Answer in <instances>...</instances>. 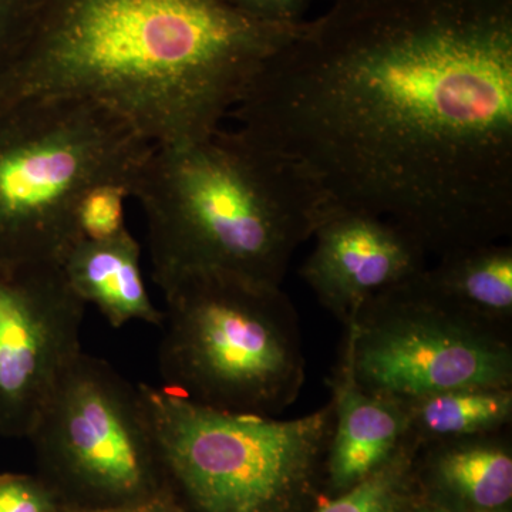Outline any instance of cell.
<instances>
[{"label":"cell","instance_id":"obj_1","mask_svg":"<svg viewBox=\"0 0 512 512\" xmlns=\"http://www.w3.org/2000/svg\"><path fill=\"white\" fill-rule=\"evenodd\" d=\"M231 116L429 255L511 237L512 0H335Z\"/></svg>","mask_w":512,"mask_h":512},{"label":"cell","instance_id":"obj_2","mask_svg":"<svg viewBox=\"0 0 512 512\" xmlns=\"http://www.w3.org/2000/svg\"><path fill=\"white\" fill-rule=\"evenodd\" d=\"M302 23L259 22L228 0H45L0 97L89 100L151 144L200 140Z\"/></svg>","mask_w":512,"mask_h":512},{"label":"cell","instance_id":"obj_3","mask_svg":"<svg viewBox=\"0 0 512 512\" xmlns=\"http://www.w3.org/2000/svg\"><path fill=\"white\" fill-rule=\"evenodd\" d=\"M131 198L143 208L154 282L222 271L281 286L332 200L298 164L237 128L154 144Z\"/></svg>","mask_w":512,"mask_h":512},{"label":"cell","instance_id":"obj_4","mask_svg":"<svg viewBox=\"0 0 512 512\" xmlns=\"http://www.w3.org/2000/svg\"><path fill=\"white\" fill-rule=\"evenodd\" d=\"M164 295V389L220 412L278 417L306 377L298 315L281 286L222 271L174 276Z\"/></svg>","mask_w":512,"mask_h":512},{"label":"cell","instance_id":"obj_5","mask_svg":"<svg viewBox=\"0 0 512 512\" xmlns=\"http://www.w3.org/2000/svg\"><path fill=\"white\" fill-rule=\"evenodd\" d=\"M153 146L93 101L0 97V269L62 264L77 242L83 192L101 181L133 184Z\"/></svg>","mask_w":512,"mask_h":512},{"label":"cell","instance_id":"obj_6","mask_svg":"<svg viewBox=\"0 0 512 512\" xmlns=\"http://www.w3.org/2000/svg\"><path fill=\"white\" fill-rule=\"evenodd\" d=\"M171 493L188 512H313L330 403L296 419L220 412L138 384Z\"/></svg>","mask_w":512,"mask_h":512},{"label":"cell","instance_id":"obj_7","mask_svg":"<svg viewBox=\"0 0 512 512\" xmlns=\"http://www.w3.org/2000/svg\"><path fill=\"white\" fill-rule=\"evenodd\" d=\"M28 439L62 505L116 507L171 493L138 384L79 353Z\"/></svg>","mask_w":512,"mask_h":512},{"label":"cell","instance_id":"obj_8","mask_svg":"<svg viewBox=\"0 0 512 512\" xmlns=\"http://www.w3.org/2000/svg\"><path fill=\"white\" fill-rule=\"evenodd\" d=\"M423 274L375 296L345 326L357 383L403 403L466 387L512 389V332L460 311Z\"/></svg>","mask_w":512,"mask_h":512},{"label":"cell","instance_id":"obj_9","mask_svg":"<svg viewBox=\"0 0 512 512\" xmlns=\"http://www.w3.org/2000/svg\"><path fill=\"white\" fill-rule=\"evenodd\" d=\"M86 308L60 264L0 269L3 439H28L60 377L83 350Z\"/></svg>","mask_w":512,"mask_h":512},{"label":"cell","instance_id":"obj_10","mask_svg":"<svg viewBox=\"0 0 512 512\" xmlns=\"http://www.w3.org/2000/svg\"><path fill=\"white\" fill-rule=\"evenodd\" d=\"M315 248L303 281L343 326L380 293L413 281L427 265L426 249L396 224L332 202L316 225Z\"/></svg>","mask_w":512,"mask_h":512},{"label":"cell","instance_id":"obj_11","mask_svg":"<svg viewBox=\"0 0 512 512\" xmlns=\"http://www.w3.org/2000/svg\"><path fill=\"white\" fill-rule=\"evenodd\" d=\"M328 384L333 426L325 473L335 497L392 460L409 436V413L406 403L367 393L357 383L346 332Z\"/></svg>","mask_w":512,"mask_h":512},{"label":"cell","instance_id":"obj_12","mask_svg":"<svg viewBox=\"0 0 512 512\" xmlns=\"http://www.w3.org/2000/svg\"><path fill=\"white\" fill-rule=\"evenodd\" d=\"M414 477L419 493L437 503L505 511L512 500L510 430L420 444Z\"/></svg>","mask_w":512,"mask_h":512},{"label":"cell","instance_id":"obj_13","mask_svg":"<svg viewBox=\"0 0 512 512\" xmlns=\"http://www.w3.org/2000/svg\"><path fill=\"white\" fill-rule=\"evenodd\" d=\"M67 284L94 305L113 328L130 322L163 325L164 312L151 301L141 268V247L130 231L106 241H77L64 256Z\"/></svg>","mask_w":512,"mask_h":512},{"label":"cell","instance_id":"obj_14","mask_svg":"<svg viewBox=\"0 0 512 512\" xmlns=\"http://www.w3.org/2000/svg\"><path fill=\"white\" fill-rule=\"evenodd\" d=\"M437 295L481 322L512 332V247L505 241L458 248L424 271Z\"/></svg>","mask_w":512,"mask_h":512},{"label":"cell","instance_id":"obj_15","mask_svg":"<svg viewBox=\"0 0 512 512\" xmlns=\"http://www.w3.org/2000/svg\"><path fill=\"white\" fill-rule=\"evenodd\" d=\"M409 434L419 444L510 429L512 389L466 387L406 403Z\"/></svg>","mask_w":512,"mask_h":512},{"label":"cell","instance_id":"obj_16","mask_svg":"<svg viewBox=\"0 0 512 512\" xmlns=\"http://www.w3.org/2000/svg\"><path fill=\"white\" fill-rule=\"evenodd\" d=\"M420 444L407 436L392 460L345 493L326 498L313 512H410L417 495L414 460Z\"/></svg>","mask_w":512,"mask_h":512},{"label":"cell","instance_id":"obj_17","mask_svg":"<svg viewBox=\"0 0 512 512\" xmlns=\"http://www.w3.org/2000/svg\"><path fill=\"white\" fill-rule=\"evenodd\" d=\"M130 181H101L87 188L73 212L77 241H106L127 231L124 202L131 198Z\"/></svg>","mask_w":512,"mask_h":512},{"label":"cell","instance_id":"obj_18","mask_svg":"<svg viewBox=\"0 0 512 512\" xmlns=\"http://www.w3.org/2000/svg\"><path fill=\"white\" fill-rule=\"evenodd\" d=\"M45 0H0V82L25 45Z\"/></svg>","mask_w":512,"mask_h":512},{"label":"cell","instance_id":"obj_19","mask_svg":"<svg viewBox=\"0 0 512 512\" xmlns=\"http://www.w3.org/2000/svg\"><path fill=\"white\" fill-rule=\"evenodd\" d=\"M59 497L39 476L0 474V512H56Z\"/></svg>","mask_w":512,"mask_h":512},{"label":"cell","instance_id":"obj_20","mask_svg":"<svg viewBox=\"0 0 512 512\" xmlns=\"http://www.w3.org/2000/svg\"><path fill=\"white\" fill-rule=\"evenodd\" d=\"M249 18L272 25H299L305 22L311 0H228Z\"/></svg>","mask_w":512,"mask_h":512},{"label":"cell","instance_id":"obj_21","mask_svg":"<svg viewBox=\"0 0 512 512\" xmlns=\"http://www.w3.org/2000/svg\"><path fill=\"white\" fill-rule=\"evenodd\" d=\"M56 512H188L178 503L173 493H164L136 503L116 505V507H70L62 505Z\"/></svg>","mask_w":512,"mask_h":512},{"label":"cell","instance_id":"obj_22","mask_svg":"<svg viewBox=\"0 0 512 512\" xmlns=\"http://www.w3.org/2000/svg\"><path fill=\"white\" fill-rule=\"evenodd\" d=\"M410 512H505V511H477V510H461V508L448 507V505L437 503L430 498L423 497L417 490L416 498Z\"/></svg>","mask_w":512,"mask_h":512}]
</instances>
